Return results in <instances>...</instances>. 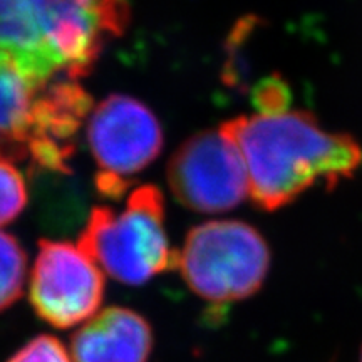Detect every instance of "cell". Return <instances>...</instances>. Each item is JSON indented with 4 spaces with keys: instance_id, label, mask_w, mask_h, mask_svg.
Masks as SVG:
<instances>
[{
    "instance_id": "7c38bea8",
    "label": "cell",
    "mask_w": 362,
    "mask_h": 362,
    "mask_svg": "<svg viewBox=\"0 0 362 362\" xmlns=\"http://www.w3.org/2000/svg\"><path fill=\"white\" fill-rule=\"evenodd\" d=\"M27 203L24 176L11 161L0 160V226L11 223Z\"/></svg>"
},
{
    "instance_id": "7a4b0ae2",
    "label": "cell",
    "mask_w": 362,
    "mask_h": 362,
    "mask_svg": "<svg viewBox=\"0 0 362 362\" xmlns=\"http://www.w3.org/2000/svg\"><path fill=\"white\" fill-rule=\"evenodd\" d=\"M129 13L128 0H0V52L34 86L79 81Z\"/></svg>"
},
{
    "instance_id": "277c9868",
    "label": "cell",
    "mask_w": 362,
    "mask_h": 362,
    "mask_svg": "<svg viewBox=\"0 0 362 362\" xmlns=\"http://www.w3.org/2000/svg\"><path fill=\"white\" fill-rule=\"evenodd\" d=\"M175 269L194 296L226 305L255 296L270 270V248L257 228L238 220H211L189 230Z\"/></svg>"
},
{
    "instance_id": "6da1fadb",
    "label": "cell",
    "mask_w": 362,
    "mask_h": 362,
    "mask_svg": "<svg viewBox=\"0 0 362 362\" xmlns=\"http://www.w3.org/2000/svg\"><path fill=\"white\" fill-rule=\"evenodd\" d=\"M221 129L242 156L248 198L269 211L315 185L336 187L362 165V148L352 136L327 131L305 111L238 116Z\"/></svg>"
},
{
    "instance_id": "3957f363",
    "label": "cell",
    "mask_w": 362,
    "mask_h": 362,
    "mask_svg": "<svg viewBox=\"0 0 362 362\" xmlns=\"http://www.w3.org/2000/svg\"><path fill=\"white\" fill-rule=\"evenodd\" d=\"M79 247L101 272L126 285H141L175 269L176 252L165 230V202L153 185L136 188L124 210L90 211Z\"/></svg>"
},
{
    "instance_id": "8992f818",
    "label": "cell",
    "mask_w": 362,
    "mask_h": 362,
    "mask_svg": "<svg viewBox=\"0 0 362 362\" xmlns=\"http://www.w3.org/2000/svg\"><path fill=\"white\" fill-rule=\"evenodd\" d=\"M168 183L178 202L200 214H223L248 198L242 156L221 126L192 136L176 149Z\"/></svg>"
},
{
    "instance_id": "4fadbf2b",
    "label": "cell",
    "mask_w": 362,
    "mask_h": 362,
    "mask_svg": "<svg viewBox=\"0 0 362 362\" xmlns=\"http://www.w3.org/2000/svg\"><path fill=\"white\" fill-rule=\"evenodd\" d=\"M7 362H74L66 346L52 336H37L13 354Z\"/></svg>"
},
{
    "instance_id": "5b68a950",
    "label": "cell",
    "mask_w": 362,
    "mask_h": 362,
    "mask_svg": "<svg viewBox=\"0 0 362 362\" xmlns=\"http://www.w3.org/2000/svg\"><path fill=\"white\" fill-rule=\"evenodd\" d=\"M88 143L98 165V192L117 200L161 153L163 129L141 101L112 94L90 112Z\"/></svg>"
},
{
    "instance_id": "8fae6325",
    "label": "cell",
    "mask_w": 362,
    "mask_h": 362,
    "mask_svg": "<svg viewBox=\"0 0 362 362\" xmlns=\"http://www.w3.org/2000/svg\"><path fill=\"white\" fill-rule=\"evenodd\" d=\"M27 277V255L17 238L0 232V312L19 300Z\"/></svg>"
},
{
    "instance_id": "30bf717a",
    "label": "cell",
    "mask_w": 362,
    "mask_h": 362,
    "mask_svg": "<svg viewBox=\"0 0 362 362\" xmlns=\"http://www.w3.org/2000/svg\"><path fill=\"white\" fill-rule=\"evenodd\" d=\"M39 88L0 52V160L27 158V138Z\"/></svg>"
},
{
    "instance_id": "ba28073f",
    "label": "cell",
    "mask_w": 362,
    "mask_h": 362,
    "mask_svg": "<svg viewBox=\"0 0 362 362\" xmlns=\"http://www.w3.org/2000/svg\"><path fill=\"white\" fill-rule=\"evenodd\" d=\"M90 107L93 99L79 81L61 78L40 86L27 138V160L39 168L67 173L76 134Z\"/></svg>"
},
{
    "instance_id": "5bb4252c",
    "label": "cell",
    "mask_w": 362,
    "mask_h": 362,
    "mask_svg": "<svg viewBox=\"0 0 362 362\" xmlns=\"http://www.w3.org/2000/svg\"><path fill=\"white\" fill-rule=\"evenodd\" d=\"M288 101H291V94L282 81H264L255 90V104L259 107L257 112L288 110Z\"/></svg>"
},
{
    "instance_id": "52a82bcc",
    "label": "cell",
    "mask_w": 362,
    "mask_h": 362,
    "mask_svg": "<svg viewBox=\"0 0 362 362\" xmlns=\"http://www.w3.org/2000/svg\"><path fill=\"white\" fill-rule=\"evenodd\" d=\"M29 297L35 314L52 327H81L103 304L104 275L79 245L40 240Z\"/></svg>"
},
{
    "instance_id": "9a60e30c",
    "label": "cell",
    "mask_w": 362,
    "mask_h": 362,
    "mask_svg": "<svg viewBox=\"0 0 362 362\" xmlns=\"http://www.w3.org/2000/svg\"><path fill=\"white\" fill-rule=\"evenodd\" d=\"M359 362H362V347H361V357H359Z\"/></svg>"
},
{
    "instance_id": "9c48e42d",
    "label": "cell",
    "mask_w": 362,
    "mask_h": 362,
    "mask_svg": "<svg viewBox=\"0 0 362 362\" xmlns=\"http://www.w3.org/2000/svg\"><path fill=\"white\" fill-rule=\"evenodd\" d=\"M153 342V329L141 314L107 307L76 330L69 352L74 362H148Z\"/></svg>"
}]
</instances>
